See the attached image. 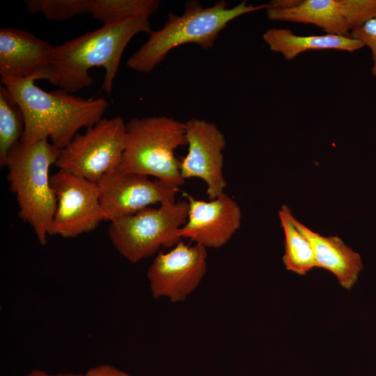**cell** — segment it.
Instances as JSON below:
<instances>
[{"instance_id": "6da1fadb", "label": "cell", "mask_w": 376, "mask_h": 376, "mask_svg": "<svg viewBox=\"0 0 376 376\" xmlns=\"http://www.w3.org/2000/svg\"><path fill=\"white\" fill-rule=\"evenodd\" d=\"M35 79L1 76V83L12 93L24 117L20 142L26 146L49 139L56 148L67 146L82 127L100 121L109 107L103 97L85 99L66 90L45 91Z\"/></svg>"}, {"instance_id": "7a4b0ae2", "label": "cell", "mask_w": 376, "mask_h": 376, "mask_svg": "<svg viewBox=\"0 0 376 376\" xmlns=\"http://www.w3.org/2000/svg\"><path fill=\"white\" fill-rule=\"evenodd\" d=\"M152 31L149 18H137L103 25L55 47L49 72L50 84L74 94L90 86L93 67L105 70L102 90L111 94L122 55L130 41L139 33Z\"/></svg>"}, {"instance_id": "3957f363", "label": "cell", "mask_w": 376, "mask_h": 376, "mask_svg": "<svg viewBox=\"0 0 376 376\" xmlns=\"http://www.w3.org/2000/svg\"><path fill=\"white\" fill-rule=\"evenodd\" d=\"M268 3L247 4L242 1L229 7L224 0L203 7L198 1L185 3L182 15L169 13L164 26L152 31L148 40L127 60L130 69L142 73H150L161 63L173 49L189 43L211 49L229 22L243 15L266 10Z\"/></svg>"}, {"instance_id": "277c9868", "label": "cell", "mask_w": 376, "mask_h": 376, "mask_svg": "<svg viewBox=\"0 0 376 376\" xmlns=\"http://www.w3.org/2000/svg\"><path fill=\"white\" fill-rule=\"evenodd\" d=\"M60 150L48 139L29 146L19 141L8 152L4 164L19 217L32 227L41 245L47 244L57 206L49 171Z\"/></svg>"}, {"instance_id": "5b68a950", "label": "cell", "mask_w": 376, "mask_h": 376, "mask_svg": "<svg viewBox=\"0 0 376 376\" xmlns=\"http://www.w3.org/2000/svg\"><path fill=\"white\" fill-rule=\"evenodd\" d=\"M187 146L185 122L165 116L134 118L126 123V142L118 171L153 176L180 187V159L175 151Z\"/></svg>"}, {"instance_id": "8992f818", "label": "cell", "mask_w": 376, "mask_h": 376, "mask_svg": "<svg viewBox=\"0 0 376 376\" xmlns=\"http://www.w3.org/2000/svg\"><path fill=\"white\" fill-rule=\"evenodd\" d=\"M188 211L187 201L164 202L157 208L110 221L108 234L118 252L136 263L182 240L178 233L187 221Z\"/></svg>"}, {"instance_id": "52a82bcc", "label": "cell", "mask_w": 376, "mask_h": 376, "mask_svg": "<svg viewBox=\"0 0 376 376\" xmlns=\"http://www.w3.org/2000/svg\"><path fill=\"white\" fill-rule=\"evenodd\" d=\"M125 142L126 123L123 118H102L84 134L77 133L61 149L55 165L97 183L118 170Z\"/></svg>"}, {"instance_id": "ba28073f", "label": "cell", "mask_w": 376, "mask_h": 376, "mask_svg": "<svg viewBox=\"0 0 376 376\" xmlns=\"http://www.w3.org/2000/svg\"><path fill=\"white\" fill-rule=\"evenodd\" d=\"M50 181L57 206L49 235L74 238L104 221L97 183L60 169Z\"/></svg>"}, {"instance_id": "9c48e42d", "label": "cell", "mask_w": 376, "mask_h": 376, "mask_svg": "<svg viewBox=\"0 0 376 376\" xmlns=\"http://www.w3.org/2000/svg\"><path fill=\"white\" fill-rule=\"evenodd\" d=\"M207 249L180 240L171 251L159 253L146 276L154 298L171 302L185 301L198 286L207 269Z\"/></svg>"}, {"instance_id": "30bf717a", "label": "cell", "mask_w": 376, "mask_h": 376, "mask_svg": "<svg viewBox=\"0 0 376 376\" xmlns=\"http://www.w3.org/2000/svg\"><path fill=\"white\" fill-rule=\"evenodd\" d=\"M185 124L188 150L180 159L181 175L185 180H203L208 198L213 200L224 193L227 186L223 173L226 137L214 123L204 119L191 118Z\"/></svg>"}, {"instance_id": "8fae6325", "label": "cell", "mask_w": 376, "mask_h": 376, "mask_svg": "<svg viewBox=\"0 0 376 376\" xmlns=\"http://www.w3.org/2000/svg\"><path fill=\"white\" fill-rule=\"evenodd\" d=\"M104 221L133 214L148 206L175 201L179 187L148 176L116 171L97 183Z\"/></svg>"}, {"instance_id": "7c38bea8", "label": "cell", "mask_w": 376, "mask_h": 376, "mask_svg": "<svg viewBox=\"0 0 376 376\" xmlns=\"http://www.w3.org/2000/svg\"><path fill=\"white\" fill-rule=\"evenodd\" d=\"M189 203L186 223L179 236L207 248L219 249L232 238L241 225L242 212L237 203L226 193L205 201L183 193Z\"/></svg>"}, {"instance_id": "4fadbf2b", "label": "cell", "mask_w": 376, "mask_h": 376, "mask_svg": "<svg viewBox=\"0 0 376 376\" xmlns=\"http://www.w3.org/2000/svg\"><path fill=\"white\" fill-rule=\"evenodd\" d=\"M55 47L33 33L17 28L0 29L1 76L44 79Z\"/></svg>"}, {"instance_id": "5bb4252c", "label": "cell", "mask_w": 376, "mask_h": 376, "mask_svg": "<svg viewBox=\"0 0 376 376\" xmlns=\"http://www.w3.org/2000/svg\"><path fill=\"white\" fill-rule=\"evenodd\" d=\"M294 221L312 246L316 267L331 272L342 287L350 290L356 283L363 269L359 254L347 246L341 238L337 236L321 235L295 218Z\"/></svg>"}, {"instance_id": "9a60e30c", "label": "cell", "mask_w": 376, "mask_h": 376, "mask_svg": "<svg viewBox=\"0 0 376 376\" xmlns=\"http://www.w3.org/2000/svg\"><path fill=\"white\" fill-rule=\"evenodd\" d=\"M269 49L292 60L308 50L336 49L352 52L364 47L359 40L350 36L326 33L297 36L289 29L272 28L263 35Z\"/></svg>"}, {"instance_id": "2e32d148", "label": "cell", "mask_w": 376, "mask_h": 376, "mask_svg": "<svg viewBox=\"0 0 376 376\" xmlns=\"http://www.w3.org/2000/svg\"><path fill=\"white\" fill-rule=\"evenodd\" d=\"M267 18L315 25L327 33L350 36V28L339 9L337 0H304L288 9L268 8Z\"/></svg>"}, {"instance_id": "e0dca14e", "label": "cell", "mask_w": 376, "mask_h": 376, "mask_svg": "<svg viewBox=\"0 0 376 376\" xmlns=\"http://www.w3.org/2000/svg\"><path fill=\"white\" fill-rule=\"evenodd\" d=\"M279 217L285 235V267L289 271L305 275L317 267L312 246L295 225V217L286 205H282Z\"/></svg>"}, {"instance_id": "ac0fdd59", "label": "cell", "mask_w": 376, "mask_h": 376, "mask_svg": "<svg viewBox=\"0 0 376 376\" xmlns=\"http://www.w3.org/2000/svg\"><path fill=\"white\" fill-rule=\"evenodd\" d=\"M158 0H94L91 14L103 25L149 18L158 10Z\"/></svg>"}, {"instance_id": "d6986e66", "label": "cell", "mask_w": 376, "mask_h": 376, "mask_svg": "<svg viewBox=\"0 0 376 376\" xmlns=\"http://www.w3.org/2000/svg\"><path fill=\"white\" fill-rule=\"evenodd\" d=\"M24 131L22 110L10 91L0 86V166L4 167L10 150L22 139Z\"/></svg>"}, {"instance_id": "ffe728a7", "label": "cell", "mask_w": 376, "mask_h": 376, "mask_svg": "<svg viewBox=\"0 0 376 376\" xmlns=\"http://www.w3.org/2000/svg\"><path fill=\"white\" fill-rule=\"evenodd\" d=\"M94 0H26L29 13H42L47 19L61 22L91 14Z\"/></svg>"}, {"instance_id": "44dd1931", "label": "cell", "mask_w": 376, "mask_h": 376, "mask_svg": "<svg viewBox=\"0 0 376 376\" xmlns=\"http://www.w3.org/2000/svg\"><path fill=\"white\" fill-rule=\"evenodd\" d=\"M337 3L350 31L376 19V0H337Z\"/></svg>"}, {"instance_id": "7402d4cb", "label": "cell", "mask_w": 376, "mask_h": 376, "mask_svg": "<svg viewBox=\"0 0 376 376\" xmlns=\"http://www.w3.org/2000/svg\"><path fill=\"white\" fill-rule=\"evenodd\" d=\"M350 36L359 40L364 46L367 45L370 48L373 61L371 73L376 77V19H372L351 31Z\"/></svg>"}, {"instance_id": "603a6c76", "label": "cell", "mask_w": 376, "mask_h": 376, "mask_svg": "<svg viewBox=\"0 0 376 376\" xmlns=\"http://www.w3.org/2000/svg\"><path fill=\"white\" fill-rule=\"evenodd\" d=\"M81 376H131L117 367L104 363L89 368Z\"/></svg>"}, {"instance_id": "cb8c5ba5", "label": "cell", "mask_w": 376, "mask_h": 376, "mask_svg": "<svg viewBox=\"0 0 376 376\" xmlns=\"http://www.w3.org/2000/svg\"><path fill=\"white\" fill-rule=\"evenodd\" d=\"M301 0H272L268 3L269 8L276 9H288L298 5Z\"/></svg>"}, {"instance_id": "d4e9b609", "label": "cell", "mask_w": 376, "mask_h": 376, "mask_svg": "<svg viewBox=\"0 0 376 376\" xmlns=\"http://www.w3.org/2000/svg\"><path fill=\"white\" fill-rule=\"evenodd\" d=\"M24 376H81V374L74 373H60L56 374H50L45 370L40 369H33L26 374Z\"/></svg>"}]
</instances>
